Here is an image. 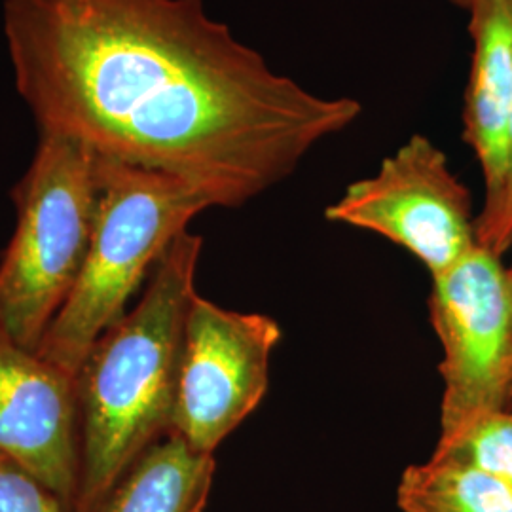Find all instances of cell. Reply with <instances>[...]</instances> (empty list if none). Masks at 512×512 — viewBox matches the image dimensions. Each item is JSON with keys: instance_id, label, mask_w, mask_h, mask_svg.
Here are the masks:
<instances>
[{"instance_id": "6da1fadb", "label": "cell", "mask_w": 512, "mask_h": 512, "mask_svg": "<svg viewBox=\"0 0 512 512\" xmlns=\"http://www.w3.org/2000/svg\"><path fill=\"white\" fill-rule=\"evenodd\" d=\"M14 86L38 133L239 207L363 107L275 73L203 0H4Z\"/></svg>"}, {"instance_id": "7a4b0ae2", "label": "cell", "mask_w": 512, "mask_h": 512, "mask_svg": "<svg viewBox=\"0 0 512 512\" xmlns=\"http://www.w3.org/2000/svg\"><path fill=\"white\" fill-rule=\"evenodd\" d=\"M202 249V236L184 230L154 266L139 302L97 338L76 372L80 488L74 512H92L129 465L169 435Z\"/></svg>"}, {"instance_id": "3957f363", "label": "cell", "mask_w": 512, "mask_h": 512, "mask_svg": "<svg viewBox=\"0 0 512 512\" xmlns=\"http://www.w3.org/2000/svg\"><path fill=\"white\" fill-rule=\"evenodd\" d=\"M215 207L179 177L99 158V202L90 249L38 353L76 378L97 338L126 311L169 245Z\"/></svg>"}, {"instance_id": "277c9868", "label": "cell", "mask_w": 512, "mask_h": 512, "mask_svg": "<svg viewBox=\"0 0 512 512\" xmlns=\"http://www.w3.org/2000/svg\"><path fill=\"white\" fill-rule=\"evenodd\" d=\"M99 156L73 139L40 133L14 188L16 228L0 260V321L35 349L67 302L92 241Z\"/></svg>"}, {"instance_id": "5b68a950", "label": "cell", "mask_w": 512, "mask_h": 512, "mask_svg": "<svg viewBox=\"0 0 512 512\" xmlns=\"http://www.w3.org/2000/svg\"><path fill=\"white\" fill-rule=\"evenodd\" d=\"M431 323L442 346L440 437H450L512 397V304L501 256L476 245L431 277Z\"/></svg>"}, {"instance_id": "8992f818", "label": "cell", "mask_w": 512, "mask_h": 512, "mask_svg": "<svg viewBox=\"0 0 512 512\" xmlns=\"http://www.w3.org/2000/svg\"><path fill=\"white\" fill-rule=\"evenodd\" d=\"M279 340L274 317L226 310L194 294L184 321L169 435L215 456L262 403Z\"/></svg>"}, {"instance_id": "52a82bcc", "label": "cell", "mask_w": 512, "mask_h": 512, "mask_svg": "<svg viewBox=\"0 0 512 512\" xmlns=\"http://www.w3.org/2000/svg\"><path fill=\"white\" fill-rule=\"evenodd\" d=\"M325 217L393 241L431 277L454 268L478 245L469 190L423 135H412L374 175L349 184Z\"/></svg>"}, {"instance_id": "ba28073f", "label": "cell", "mask_w": 512, "mask_h": 512, "mask_svg": "<svg viewBox=\"0 0 512 512\" xmlns=\"http://www.w3.org/2000/svg\"><path fill=\"white\" fill-rule=\"evenodd\" d=\"M0 456L40 480L74 512L80 429L74 378L21 346L0 321Z\"/></svg>"}, {"instance_id": "9c48e42d", "label": "cell", "mask_w": 512, "mask_h": 512, "mask_svg": "<svg viewBox=\"0 0 512 512\" xmlns=\"http://www.w3.org/2000/svg\"><path fill=\"white\" fill-rule=\"evenodd\" d=\"M471 74L465 93V141L484 175V205L476 232L488 226L503 203L509 165L512 112V0H480L471 10Z\"/></svg>"}, {"instance_id": "30bf717a", "label": "cell", "mask_w": 512, "mask_h": 512, "mask_svg": "<svg viewBox=\"0 0 512 512\" xmlns=\"http://www.w3.org/2000/svg\"><path fill=\"white\" fill-rule=\"evenodd\" d=\"M215 471V456L167 435L129 465L92 512H203Z\"/></svg>"}, {"instance_id": "8fae6325", "label": "cell", "mask_w": 512, "mask_h": 512, "mask_svg": "<svg viewBox=\"0 0 512 512\" xmlns=\"http://www.w3.org/2000/svg\"><path fill=\"white\" fill-rule=\"evenodd\" d=\"M403 512H512V488L454 459L410 465L397 486Z\"/></svg>"}, {"instance_id": "7c38bea8", "label": "cell", "mask_w": 512, "mask_h": 512, "mask_svg": "<svg viewBox=\"0 0 512 512\" xmlns=\"http://www.w3.org/2000/svg\"><path fill=\"white\" fill-rule=\"evenodd\" d=\"M433 456L476 467L512 488V408L476 416L439 439Z\"/></svg>"}, {"instance_id": "4fadbf2b", "label": "cell", "mask_w": 512, "mask_h": 512, "mask_svg": "<svg viewBox=\"0 0 512 512\" xmlns=\"http://www.w3.org/2000/svg\"><path fill=\"white\" fill-rule=\"evenodd\" d=\"M0 512H67L40 480L0 456Z\"/></svg>"}, {"instance_id": "5bb4252c", "label": "cell", "mask_w": 512, "mask_h": 512, "mask_svg": "<svg viewBox=\"0 0 512 512\" xmlns=\"http://www.w3.org/2000/svg\"><path fill=\"white\" fill-rule=\"evenodd\" d=\"M478 245L494 251L495 255H503L512 245V112L509 122V165H507V183L503 203L495 219L476 232Z\"/></svg>"}, {"instance_id": "9a60e30c", "label": "cell", "mask_w": 512, "mask_h": 512, "mask_svg": "<svg viewBox=\"0 0 512 512\" xmlns=\"http://www.w3.org/2000/svg\"><path fill=\"white\" fill-rule=\"evenodd\" d=\"M454 4H458L461 8H465V10H471L475 4H478L480 0H452Z\"/></svg>"}, {"instance_id": "2e32d148", "label": "cell", "mask_w": 512, "mask_h": 512, "mask_svg": "<svg viewBox=\"0 0 512 512\" xmlns=\"http://www.w3.org/2000/svg\"><path fill=\"white\" fill-rule=\"evenodd\" d=\"M507 281H509V293H511V304H512V266L507 268Z\"/></svg>"}, {"instance_id": "e0dca14e", "label": "cell", "mask_w": 512, "mask_h": 512, "mask_svg": "<svg viewBox=\"0 0 512 512\" xmlns=\"http://www.w3.org/2000/svg\"><path fill=\"white\" fill-rule=\"evenodd\" d=\"M509 408H512V397H511V403H509Z\"/></svg>"}]
</instances>
